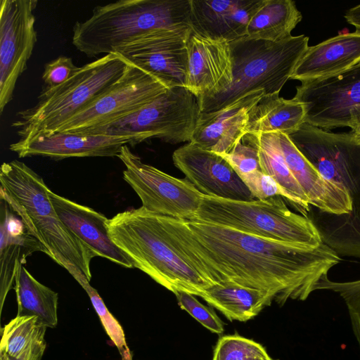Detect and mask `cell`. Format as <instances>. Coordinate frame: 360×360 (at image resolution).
Listing matches in <instances>:
<instances>
[{"label":"cell","mask_w":360,"mask_h":360,"mask_svg":"<svg viewBox=\"0 0 360 360\" xmlns=\"http://www.w3.org/2000/svg\"><path fill=\"white\" fill-rule=\"evenodd\" d=\"M73 278L89 295L91 304L112 344L117 347L122 360H132L133 354L128 347L123 328L118 321L108 311L97 290L90 284L85 275L79 272Z\"/></svg>","instance_id":"f546056e"},{"label":"cell","mask_w":360,"mask_h":360,"mask_svg":"<svg viewBox=\"0 0 360 360\" xmlns=\"http://www.w3.org/2000/svg\"><path fill=\"white\" fill-rule=\"evenodd\" d=\"M13 288L18 304L17 316H34L47 328L57 326L58 293L36 280L23 264L18 267Z\"/></svg>","instance_id":"4316f807"},{"label":"cell","mask_w":360,"mask_h":360,"mask_svg":"<svg viewBox=\"0 0 360 360\" xmlns=\"http://www.w3.org/2000/svg\"><path fill=\"white\" fill-rule=\"evenodd\" d=\"M288 136L321 174L352 200L349 214H312L323 243L338 254L360 257V143L349 132H329L306 122Z\"/></svg>","instance_id":"7a4b0ae2"},{"label":"cell","mask_w":360,"mask_h":360,"mask_svg":"<svg viewBox=\"0 0 360 360\" xmlns=\"http://www.w3.org/2000/svg\"><path fill=\"white\" fill-rule=\"evenodd\" d=\"M174 295L179 307L204 327L214 333L221 334L224 332L221 320L211 308L200 302L195 295L184 291H178Z\"/></svg>","instance_id":"836d02e7"},{"label":"cell","mask_w":360,"mask_h":360,"mask_svg":"<svg viewBox=\"0 0 360 360\" xmlns=\"http://www.w3.org/2000/svg\"><path fill=\"white\" fill-rule=\"evenodd\" d=\"M0 311L15 283L20 264L35 251L46 253L39 242L27 231L21 219L1 199Z\"/></svg>","instance_id":"603a6c76"},{"label":"cell","mask_w":360,"mask_h":360,"mask_svg":"<svg viewBox=\"0 0 360 360\" xmlns=\"http://www.w3.org/2000/svg\"><path fill=\"white\" fill-rule=\"evenodd\" d=\"M140 141L131 136L84 134L56 131L19 139L10 150L19 158L43 156L54 160L68 158L118 156L123 146H134Z\"/></svg>","instance_id":"2e32d148"},{"label":"cell","mask_w":360,"mask_h":360,"mask_svg":"<svg viewBox=\"0 0 360 360\" xmlns=\"http://www.w3.org/2000/svg\"><path fill=\"white\" fill-rule=\"evenodd\" d=\"M302 15L291 0H264L248 27L250 39L278 42L290 37Z\"/></svg>","instance_id":"484cf974"},{"label":"cell","mask_w":360,"mask_h":360,"mask_svg":"<svg viewBox=\"0 0 360 360\" xmlns=\"http://www.w3.org/2000/svg\"><path fill=\"white\" fill-rule=\"evenodd\" d=\"M304 120V105L294 98L285 99L279 94L264 95L250 112L246 133L290 135L300 129Z\"/></svg>","instance_id":"d4e9b609"},{"label":"cell","mask_w":360,"mask_h":360,"mask_svg":"<svg viewBox=\"0 0 360 360\" xmlns=\"http://www.w3.org/2000/svg\"><path fill=\"white\" fill-rule=\"evenodd\" d=\"M191 220L281 242L313 247L323 243L312 221L290 211L281 196L239 201L203 194Z\"/></svg>","instance_id":"ba28073f"},{"label":"cell","mask_w":360,"mask_h":360,"mask_svg":"<svg viewBox=\"0 0 360 360\" xmlns=\"http://www.w3.org/2000/svg\"><path fill=\"white\" fill-rule=\"evenodd\" d=\"M308 41L309 37L301 34L278 42L246 37L229 42L232 82L214 95L198 98L200 113L219 110L250 92L279 94L309 47Z\"/></svg>","instance_id":"8992f818"},{"label":"cell","mask_w":360,"mask_h":360,"mask_svg":"<svg viewBox=\"0 0 360 360\" xmlns=\"http://www.w3.org/2000/svg\"><path fill=\"white\" fill-rule=\"evenodd\" d=\"M167 89L156 78L130 64L119 80L56 131L82 134L120 120Z\"/></svg>","instance_id":"7c38bea8"},{"label":"cell","mask_w":360,"mask_h":360,"mask_svg":"<svg viewBox=\"0 0 360 360\" xmlns=\"http://www.w3.org/2000/svg\"><path fill=\"white\" fill-rule=\"evenodd\" d=\"M294 97L304 108V122L328 130L360 127V62L336 75L302 82Z\"/></svg>","instance_id":"8fae6325"},{"label":"cell","mask_w":360,"mask_h":360,"mask_svg":"<svg viewBox=\"0 0 360 360\" xmlns=\"http://www.w3.org/2000/svg\"><path fill=\"white\" fill-rule=\"evenodd\" d=\"M160 217L177 245L214 285L233 282L256 288L280 305L305 300L341 259L323 243L313 247L281 242L210 223Z\"/></svg>","instance_id":"6da1fadb"},{"label":"cell","mask_w":360,"mask_h":360,"mask_svg":"<svg viewBox=\"0 0 360 360\" xmlns=\"http://www.w3.org/2000/svg\"><path fill=\"white\" fill-rule=\"evenodd\" d=\"M262 172L271 176L289 196V202L307 217L309 200L288 168L275 132L256 133Z\"/></svg>","instance_id":"83f0119b"},{"label":"cell","mask_w":360,"mask_h":360,"mask_svg":"<svg viewBox=\"0 0 360 360\" xmlns=\"http://www.w3.org/2000/svg\"><path fill=\"white\" fill-rule=\"evenodd\" d=\"M191 30V27L154 30L117 49L114 53L168 89L186 87V41Z\"/></svg>","instance_id":"5bb4252c"},{"label":"cell","mask_w":360,"mask_h":360,"mask_svg":"<svg viewBox=\"0 0 360 360\" xmlns=\"http://www.w3.org/2000/svg\"><path fill=\"white\" fill-rule=\"evenodd\" d=\"M264 0H191L194 33L231 42L247 37L248 23Z\"/></svg>","instance_id":"d6986e66"},{"label":"cell","mask_w":360,"mask_h":360,"mask_svg":"<svg viewBox=\"0 0 360 360\" xmlns=\"http://www.w3.org/2000/svg\"><path fill=\"white\" fill-rule=\"evenodd\" d=\"M71 58L60 56L44 65L42 79L46 88L58 86L70 78L78 70Z\"/></svg>","instance_id":"d590c367"},{"label":"cell","mask_w":360,"mask_h":360,"mask_svg":"<svg viewBox=\"0 0 360 360\" xmlns=\"http://www.w3.org/2000/svg\"><path fill=\"white\" fill-rule=\"evenodd\" d=\"M172 160L204 195L239 201L256 200L231 165L217 153L188 142L174 151Z\"/></svg>","instance_id":"9a60e30c"},{"label":"cell","mask_w":360,"mask_h":360,"mask_svg":"<svg viewBox=\"0 0 360 360\" xmlns=\"http://www.w3.org/2000/svg\"><path fill=\"white\" fill-rule=\"evenodd\" d=\"M125 166L123 178L139 197L142 207L157 214L191 220L202 196L186 178L172 176L143 163L127 145L117 156Z\"/></svg>","instance_id":"30bf717a"},{"label":"cell","mask_w":360,"mask_h":360,"mask_svg":"<svg viewBox=\"0 0 360 360\" xmlns=\"http://www.w3.org/2000/svg\"><path fill=\"white\" fill-rule=\"evenodd\" d=\"M129 65L118 53H111L79 67L63 84L44 87L37 103L18 112L11 124L19 139L55 133L119 80Z\"/></svg>","instance_id":"52a82bcc"},{"label":"cell","mask_w":360,"mask_h":360,"mask_svg":"<svg viewBox=\"0 0 360 360\" xmlns=\"http://www.w3.org/2000/svg\"><path fill=\"white\" fill-rule=\"evenodd\" d=\"M200 297L229 321L242 322L253 319L274 301L264 291L233 282L214 285Z\"/></svg>","instance_id":"cb8c5ba5"},{"label":"cell","mask_w":360,"mask_h":360,"mask_svg":"<svg viewBox=\"0 0 360 360\" xmlns=\"http://www.w3.org/2000/svg\"><path fill=\"white\" fill-rule=\"evenodd\" d=\"M360 62V31L341 33L309 46L297 62L291 79L301 82L330 77Z\"/></svg>","instance_id":"7402d4cb"},{"label":"cell","mask_w":360,"mask_h":360,"mask_svg":"<svg viewBox=\"0 0 360 360\" xmlns=\"http://www.w3.org/2000/svg\"><path fill=\"white\" fill-rule=\"evenodd\" d=\"M220 155L238 174L262 171L256 133H246L227 153Z\"/></svg>","instance_id":"d6a6232c"},{"label":"cell","mask_w":360,"mask_h":360,"mask_svg":"<svg viewBox=\"0 0 360 360\" xmlns=\"http://www.w3.org/2000/svg\"><path fill=\"white\" fill-rule=\"evenodd\" d=\"M37 0L0 1V112L13 99L19 77L27 69L37 34Z\"/></svg>","instance_id":"4fadbf2b"},{"label":"cell","mask_w":360,"mask_h":360,"mask_svg":"<svg viewBox=\"0 0 360 360\" xmlns=\"http://www.w3.org/2000/svg\"><path fill=\"white\" fill-rule=\"evenodd\" d=\"M212 360H274L264 347L238 335L221 337L214 348Z\"/></svg>","instance_id":"4dcf8cb0"},{"label":"cell","mask_w":360,"mask_h":360,"mask_svg":"<svg viewBox=\"0 0 360 360\" xmlns=\"http://www.w3.org/2000/svg\"><path fill=\"white\" fill-rule=\"evenodd\" d=\"M112 242L134 267L174 294H201L214 284L200 272L175 242L160 214L141 207L117 213L105 224Z\"/></svg>","instance_id":"3957f363"},{"label":"cell","mask_w":360,"mask_h":360,"mask_svg":"<svg viewBox=\"0 0 360 360\" xmlns=\"http://www.w3.org/2000/svg\"><path fill=\"white\" fill-rule=\"evenodd\" d=\"M264 95L262 90L250 92L219 110L200 113L190 142L219 155L227 153L246 134L250 112Z\"/></svg>","instance_id":"ac0fdd59"},{"label":"cell","mask_w":360,"mask_h":360,"mask_svg":"<svg viewBox=\"0 0 360 360\" xmlns=\"http://www.w3.org/2000/svg\"><path fill=\"white\" fill-rule=\"evenodd\" d=\"M0 198L21 219L49 257L72 276L83 273L90 281V264L96 255L59 219L43 179L24 162L14 160L0 168Z\"/></svg>","instance_id":"277c9868"},{"label":"cell","mask_w":360,"mask_h":360,"mask_svg":"<svg viewBox=\"0 0 360 360\" xmlns=\"http://www.w3.org/2000/svg\"><path fill=\"white\" fill-rule=\"evenodd\" d=\"M46 344L45 339L34 342L18 356H10L0 353V360H41Z\"/></svg>","instance_id":"8d00e7d4"},{"label":"cell","mask_w":360,"mask_h":360,"mask_svg":"<svg viewBox=\"0 0 360 360\" xmlns=\"http://www.w3.org/2000/svg\"><path fill=\"white\" fill-rule=\"evenodd\" d=\"M56 214L66 228L96 256L126 268H133L131 259L110 239L105 226L108 219L94 209L77 203L50 191Z\"/></svg>","instance_id":"ffe728a7"},{"label":"cell","mask_w":360,"mask_h":360,"mask_svg":"<svg viewBox=\"0 0 360 360\" xmlns=\"http://www.w3.org/2000/svg\"><path fill=\"white\" fill-rule=\"evenodd\" d=\"M186 88L197 98L226 89L233 79L230 43L198 35L191 30L186 41Z\"/></svg>","instance_id":"e0dca14e"},{"label":"cell","mask_w":360,"mask_h":360,"mask_svg":"<svg viewBox=\"0 0 360 360\" xmlns=\"http://www.w3.org/2000/svg\"><path fill=\"white\" fill-rule=\"evenodd\" d=\"M345 18L347 22L356 27V30L360 31V4L349 8L345 13Z\"/></svg>","instance_id":"74e56055"},{"label":"cell","mask_w":360,"mask_h":360,"mask_svg":"<svg viewBox=\"0 0 360 360\" xmlns=\"http://www.w3.org/2000/svg\"><path fill=\"white\" fill-rule=\"evenodd\" d=\"M349 134L357 143H360V127L354 130H351Z\"/></svg>","instance_id":"f35d334b"},{"label":"cell","mask_w":360,"mask_h":360,"mask_svg":"<svg viewBox=\"0 0 360 360\" xmlns=\"http://www.w3.org/2000/svg\"><path fill=\"white\" fill-rule=\"evenodd\" d=\"M200 114L197 98L186 87H174L127 117L82 134L190 142Z\"/></svg>","instance_id":"9c48e42d"},{"label":"cell","mask_w":360,"mask_h":360,"mask_svg":"<svg viewBox=\"0 0 360 360\" xmlns=\"http://www.w3.org/2000/svg\"><path fill=\"white\" fill-rule=\"evenodd\" d=\"M275 133L285 162L310 205L336 215L350 213L352 203L348 193L326 179L287 134Z\"/></svg>","instance_id":"44dd1931"},{"label":"cell","mask_w":360,"mask_h":360,"mask_svg":"<svg viewBox=\"0 0 360 360\" xmlns=\"http://www.w3.org/2000/svg\"><path fill=\"white\" fill-rule=\"evenodd\" d=\"M327 290L335 292L344 300L350 318L352 328L360 349V280L335 282L328 276L316 285L315 290Z\"/></svg>","instance_id":"1f68e13d"},{"label":"cell","mask_w":360,"mask_h":360,"mask_svg":"<svg viewBox=\"0 0 360 360\" xmlns=\"http://www.w3.org/2000/svg\"><path fill=\"white\" fill-rule=\"evenodd\" d=\"M252 196L257 200H264L281 196L289 202V196L284 189L271 176L262 171L239 174Z\"/></svg>","instance_id":"e575fe53"},{"label":"cell","mask_w":360,"mask_h":360,"mask_svg":"<svg viewBox=\"0 0 360 360\" xmlns=\"http://www.w3.org/2000/svg\"><path fill=\"white\" fill-rule=\"evenodd\" d=\"M46 328L37 316H16L1 330L0 353L20 356L34 342L45 339Z\"/></svg>","instance_id":"f1b7e54d"},{"label":"cell","mask_w":360,"mask_h":360,"mask_svg":"<svg viewBox=\"0 0 360 360\" xmlns=\"http://www.w3.org/2000/svg\"><path fill=\"white\" fill-rule=\"evenodd\" d=\"M191 0H120L96 6L77 22L72 44L88 57L115 50L150 32L190 27Z\"/></svg>","instance_id":"5b68a950"}]
</instances>
